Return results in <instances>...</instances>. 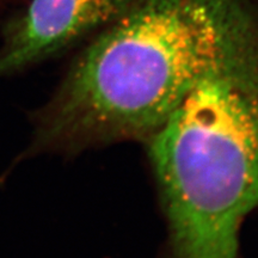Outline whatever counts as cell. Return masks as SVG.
Listing matches in <instances>:
<instances>
[{"label": "cell", "mask_w": 258, "mask_h": 258, "mask_svg": "<svg viewBox=\"0 0 258 258\" xmlns=\"http://www.w3.org/2000/svg\"><path fill=\"white\" fill-rule=\"evenodd\" d=\"M258 77L251 0H140L80 54L41 115L36 146L148 139L209 80Z\"/></svg>", "instance_id": "obj_1"}, {"label": "cell", "mask_w": 258, "mask_h": 258, "mask_svg": "<svg viewBox=\"0 0 258 258\" xmlns=\"http://www.w3.org/2000/svg\"><path fill=\"white\" fill-rule=\"evenodd\" d=\"M167 258H239L258 208V77L209 80L148 138Z\"/></svg>", "instance_id": "obj_2"}, {"label": "cell", "mask_w": 258, "mask_h": 258, "mask_svg": "<svg viewBox=\"0 0 258 258\" xmlns=\"http://www.w3.org/2000/svg\"><path fill=\"white\" fill-rule=\"evenodd\" d=\"M140 0H31L8 29L0 48V77L53 55L104 29Z\"/></svg>", "instance_id": "obj_3"}]
</instances>
